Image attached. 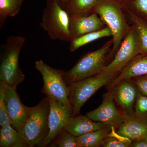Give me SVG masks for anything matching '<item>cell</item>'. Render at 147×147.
Returning a JSON list of instances; mask_svg holds the SVG:
<instances>
[{"label": "cell", "mask_w": 147, "mask_h": 147, "mask_svg": "<svg viewBox=\"0 0 147 147\" xmlns=\"http://www.w3.org/2000/svg\"><path fill=\"white\" fill-rule=\"evenodd\" d=\"M92 13L98 14L112 32L113 44L108 59L113 58L130 27L122 3L118 0H98Z\"/></svg>", "instance_id": "1"}, {"label": "cell", "mask_w": 147, "mask_h": 147, "mask_svg": "<svg viewBox=\"0 0 147 147\" xmlns=\"http://www.w3.org/2000/svg\"><path fill=\"white\" fill-rule=\"evenodd\" d=\"M26 38L21 36L7 37L3 47L0 64V82L7 86L17 87L25 81L20 68L19 57Z\"/></svg>", "instance_id": "2"}, {"label": "cell", "mask_w": 147, "mask_h": 147, "mask_svg": "<svg viewBox=\"0 0 147 147\" xmlns=\"http://www.w3.org/2000/svg\"><path fill=\"white\" fill-rule=\"evenodd\" d=\"M113 44L112 39L98 50L84 55L71 69L65 71L63 77L66 84L69 85L101 73L107 65Z\"/></svg>", "instance_id": "3"}, {"label": "cell", "mask_w": 147, "mask_h": 147, "mask_svg": "<svg viewBox=\"0 0 147 147\" xmlns=\"http://www.w3.org/2000/svg\"><path fill=\"white\" fill-rule=\"evenodd\" d=\"M50 108L49 99L47 96L37 105L30 107L28 117L21 132L30 147H43L49 132Z\"/></svg>", "instance_id": "4"}, {"label": "cell", "mask_w": 147, "mask_h": 147, "mask_svg": "<svg viewBox=\"0 0 147 147\" xmlns=\"http://www.w3.org/2000/svg\"><path fill=\"white\" fill-rule=\"evenodd\" d=\"M70 14L57 0H46L40 26L50 38L70 41Z\"/></svg>", "instance_id": "5"}, {"label": "cell", "mask_w": 147, "mask_h": 147, "mask_svg": "<svg viewBox=\"0 0 147 147\" xmlns=\"http://www.w3.org/2000/svg\"><path fill=\"white\" fill-rule=\"evenodd\" d=\"M117 74L101 72L69 84V100L72 108V116L77 115L85 102L100 88L112 82Z\"/></svg>", "instance_id": "6"}, {"label": "cell", "mask_w": 147, "mask_h": 147, "mask_svg": "<svg viewBox=\"0 0 147 147\" xmlns=\"http://www.w3.org/2000/svg\"><path fill=\"white\" fill-rule=\"evenodd\" d=\"M35 67L43 80V86L41 91L42 93L72 107L69 100L68 85L63 79L65 71L51 67L42 60L36 61Z\"/></svg>", "instance_id": "7"}, {"label": "cell", "mask_w": 147, "mask_h": 147, "mask_svg": "<svg viewBox=\"0 0 147 147\" xmlns=\"http://www.w3.org/2000/svg\"><path fill=\"white\" fill-rule=\"evenodd\" d=\"M140 44L136 30L130 25V28L125 37L113 60L107 64L102 72L117 74L131 63L140 54Z\"/></svg>", "instance_id": "8"}, {"label": "cell", "mask_w": 147, "mask_h": 147, "mask_svg": "<svg viewBox=\"0 0 147 147\" xmlns=\"http://www.w3.org/2000/svg\"><path fill=\"white\" fill-rule=\"evenodd\" d=\"M48 97L50 105L48 117L49 132L43 147L50 144L58 134L65 129L67 123L72 115V107L53 98Z\"/></svg>", "instance_id": "9"}, {"label": "cell", "mask_w": 147, "mask_h": 147, "mask_svg": "<svg viewBox=\"0 0 147 147\" xmlns=\"http://www.w3.org/2000/svg\"><path fill=\"white\" fill-rule=\"evenodd\" d=\"M113 91L104 95L101 105L95 110L87 113L92 120L111 126H118L123 121L124 115L118 110L115 104Z\"/></svg>", "instance_id": "10"}, {"label": "cell", "mask_w": 147, "mask_h": 147, "mask_svg": "<svg viewBox=\"0 0 147 147\" xmlns=\"http://www.w3.org/2000/svg\"><path fill=\"white\" fill-rule=\"evenodd\" d=\"M98 14L94 13L70 14V42L84 34L100 30L106 27Z\"/></svg>", "instance_id": "11"}, {"label": "cell", "mask_w": 147, "mask_h": 147, "mask_svg": "<svg viewBox=\"0 0 147 147\" xmlns=\"http://www.w3.org/2000/svg\"><path fill=\"white\" fill-rule=\"evenodd\" d=\"M16 88L7 86L6 99L11 125L21 134L29 117L30 107L22 103L16 90Z\"/></svg>", "instance_id": "12"}, {"label": "cell", "mask_w": 147, "mask_h": 147, "mask_svg": "<svg viewBox=\"0 0 147 147\" xmlns=\"http://www.w3.org/2000/svg\"><path fill=\"white\" fill-rule=\"evenodd\" d=\"M114 99L124 115L133 116L134 106L139 91L131 79L121 81L112 90Z\"/></svg>", "instance_id": "13"}, {"label": "cell", "mask_w": 147, "mask_h": 147, "mask_svg": "<svg viewBox=\"0 0 147 147\" xmlns=\"http://www.w3.org/2000/svg\"><path fill=\"white\" fill-rule=\"evenodd\" d=\"M117 132L132 142L147 139V123L134 117L124 115Z\"/></svg>", "instance_id": "14"}, {"label": "cell", "mask_w": 147, "mask_h": 147, "mask_svg": "<svg viewBox=\"0 0 147 147\" xmlns=\"http://www.w3.org/2000/svg\"><path fill=\"white\" fill-rule=\"evenodd\" d=\"M147 75V55H139L119 72L108 85L109 91H111L117 84L125 79Z\"/></svg>", "instance_id": "15"}, {"label": "cell", "mask_w": 147, "mask_h": 147, "mask_svg": "<svg viewBox=\"0 0 147 147\" xmlns=\"http://www.w3.org/2000/svg\"><path fill=\"white\" fill-rule=\"evenodd\" d=\"M108 125L92 120L87 116H71L65 127L69 132L78 137L92 131L104 128Z\"/></svg>", "instance_id": "16"}, {"label": "cell", "mask_w": 147, "mask_h": 147, "mask_svg": "<svg viewBox=\"0 0 147 147\" xmlns=\"http://www.w3.org/2000/svg\"><path fill=\"white\" fill-rule=\"evenodd\" d=\"M0 147H30L28 141L11 125L1 127Z\"/></svg>", "instance_id": "17"}, {"label": "cell", "mask_w": 147, "mask_h": 147, "mask_svg": "<svg viewBox=\"0 0 147 147\" xmlns=\"http://www.w3.org/2000/svg\"><path fill=\"white\" fill-rule=\"evenodd\" d=\"M128 22L136 30L140 44V55H147V23L128 9L124 8Z\"/></svg>", "instance_id": "18"}, {"label": "cell", "mask_w": 147, "mask_h": 147, "mask_svg": "<svg viewBox=\"0 0 147 147\" xmlns=\"http://www.w3.org/2000/svg\"><path fill=\"white\" fill-rule=\"evenodd\" d=\"M110 126L108 125L77 137L79 147H97L102 146L110 132Z\"/></svg>", "instance_id": "19"}, {"label": "cell", "mask_w": 147, "mask_h": 147, "mask_svg": "<svg viewBox=\"0 0 147 147\" xmlns=\"http://www.w3.org/2000/svg\"><path fill=\"white\" fill-rule=\"evenodd\" d=\"M112 36L111 31L107 27L100 30L89 33L71 40L69 46V51L71 52H74L90 42L99 38Z\"/></svg>", "instance_id": "20"}, {"label": "cell", "mask_w": 147, "mask_h": 147, "mask_svg": "<svg viewBox=\"0 0 147 147\" xmlns=\"http://www.w3.org/2000/svg\"><path fill=\"white\" fill-rule=\"evenodd\" d=\"M24 0H0V29L8 17L19 13Z\"/></svg>", "instance_id": "21"}, {"label": "cell", "mask_w": 147, "mask_h": 147, "mask_svg": "<svg viewBox=\"0 0 147 147\" xmlns=\"http://www.w3.org/2000/svg\"><path fill=\"white\" fill-rule=\"evenodd\" d=\"M98 0H69L65 9L69 14L90 13Z\"/></svg>", "instance_id": "22"}, {"label": "cell", "mask_w": 147, "mask_h": 147, "mask_svg": "<svg viewBox=\"0 0 147 147\" xmlns=\"http://www.w3.org/2000/svg\"><path fill=\"white\" fill-rule=\"evenodd\" d=\"M121 3L124 8L147 23V0H125Z\"/></svg>", "instance_id": "23"}, {"label": "cell", "mask_w": 147, "mask_h": 147, "mask_svg": "<svg viewBox=\"0 0 147 147\" xmlns=\"http://www.w3.org/2000/svg\"><path fill=\"white\" fill-rule=\"evenodd\" d=\"M7 85L0 82V126L11 125L7 110L6 99V91Z\"/></svg>", "instance_id": "24"}, {"label": "cell", "mask_w": 147, "mask_h": 147, "mask_svg": "<svg viewBox=\"0 0 147 147\" xmlns=\"http://www.w3.org/2000/svg\"><path fill=\"white\" fill-rule=\"evenodd\" d=\"M52 143L57 147H79L77 137L70 134L65 129L58 134Z\"/></svg>", "instance_id": "25"}, {"label": "cell", "mask_w": 147, "mask_h": 147, "mask_svg": "<svg viewBox=\"0 0 147 147\" xmlns=\"http://www.w3.org/2000/svg\"><path fill=\"white\" fill-rule=\"evenodd\" d=\"M133 116L147 123V96L139 92L134 105Z\"/></svg>", "instance_id": "26"}, {"label": "cell", "mask_w": 147, "mask_h": 147, "mask_svg": "<svg viewBox=\"0 0 147 147\" xmlns=\"http://www.w3.org/2000/svg\"><path fill=\"white\" fill-rule=\"evenodd\" d=\"M130 79L136 85L139 92L147 96V75L134 77Z\"/></svg>", "instance_id": "27"}, {"label": "cell", "mask_w": 147, "mask_h": 147, "mask_svg": "<svg viewBox=\"0 0 147 147\" xmlns=\"http://www.w3.org/2000/svg\"><path fill=\"white\" fill-rule=\"evenodd\" d=\"M104 147H127L129 145L120 141L116 137H108L102 145Z\"/></svg>", "instance_id": "28"}, {"label": "cell", "mask_w": 147, "mask_h": 147, "mask_svg": "<svg viewBox=\"0 0 147 147\" xmlns=\"http://www.w3.org/2000/svg\"><path fill=\"white\" fill-rule=\"evenodd\" d=\"M129 147H147V139L132 142Z\"/></svg>", "instance_id": "29"}, {"label": "cell", "mask_w": 147, "mask_h": 147, "mask_svg": "<svg viewBox=\"0 0 147 147\" xmlns=\"http://www.w3.org/2000/svg\"><path fill=\"white\" fill-rule=\"evenodd\" d=\"M57 1L60 4L65 8L66 5L68 3L69 0H57Z\"/></svg>", "instance_id": "30"}, {"label": "cell", "mask_w": 147, "mask_h": 147, "mask_svg": "<svg viewBox=\"0 0 147 147\" xmlns=\"http://www.w3.org/2000/svg\"><path fill=\"white\" fill-rule=\"evenodd\" d=\"M118 1H119L121 2H122L123 1H125V0H118Z\"/></svg>", "instance_id": "31"}]
</instances>
